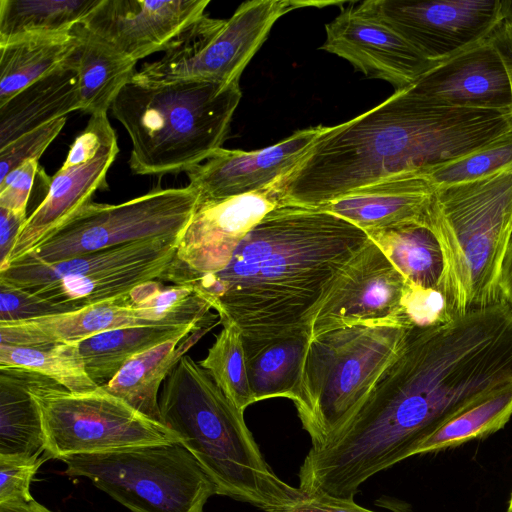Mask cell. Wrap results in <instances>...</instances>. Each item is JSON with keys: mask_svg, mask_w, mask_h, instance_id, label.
I'll return each instance as SVG.
<instances>
[{"mask_svg": "<svg viewBox=\"0 0 512 512\" xmlns=\"http://www.w3.org/2000/svg\"><path fill=\"white\" fill-rule=\"evenodd\" d=\"M369 239L334 214L281 204L248 232L224 269L182 285L192 286L222 325L241 331L250 359L277 338L308 331L323 297Z\"/></svg>", "mask_w": 512, "mask_h": 512, "instance_id": "obj_1", "label": "cell"}, {"mask_svg": "<svg viewBox=\"0 0 512 512\" xmlns=\"http://www.w3.org/2000/svg\"><path fill=\"white\" fill-rule=\"evenodd\" d=\"M512 132V109L456 106L395 91L318 138L273 184L281 204L317 207L383 179L421 174Z\"/></svg>", "mask_w": 512, "mask_h": 512, "instance_id": "obj_2", "label": "cell"}, {"mask_svg": "<svg viewBox=\"0 0 512 512\" xmlns=\"http://www.w3.org/2000/svg\"><path fill=\"white\" fill-rule=\"evenodd\" d=\"M469 405L458 372L418 339L404 336L395 358L355 414L299 469V489L354 497L362 483L402 460Z\"/></svg>", "mask_w": 512, "mask_h": 512, "instance_id": "obj_3", "label": "cell"}, {"mask_svg": "<svg viewBox=\"0 0 512 512\" xmlns=\"http://www.w3.org/2000/svg\"><path fill=\"white\" fill-rule=\"evenodd\" d=\"M159 407L163 424L179 435L217 495L264 512L305 495L271 469L245 423L244 412L190 356L184 355L164 380Z\"/></svg>", "mask_w": 512, "mask_h": 512, "instance_id": "obj_4", "label": "cell"}, {"mask_svg": "<svg viewBox=\"0 0 512 512\" xmlns=\"http://www.w3.org/2000/svg\"><path fill=\"white\" fill-rule=\"evenodd\" d=\"M241 96L239 83L132 78L110 108L130 137L132 173H186L203 162L222 148Z\"/></svg>", "mask_w": 512, "mask_h": 512, "instance_id": "obj_5", "label": "cell"}, {"mask_svg": "<svg viewBox=\"0 0 512 512\" xmlns=\"http://www.w3.org/2000/svg\"><path fill=\"white\" fill-rule=\"evenodd\" d=\"M426 226L441 248L451 316L501 302V268L512 235V167L434 189Z\"/></svg>", "mask_w": 512, "mask_h": 512, "instance_id": "obj_6", "label": "cell"}, {"mask_svg": "<svg viewBox=\"0 0 512 512\" xmlns=\"http://www.w3.org/2000/svg\"><path fill=\"white\" fill-rule=\"evenodd\" d=\"M405 333L397 326L353 325L310 339L294 404L312 447L324 444L360 408Z\"/></svg>", "mask_w": 512, "mask_h": 512, "instance_id": "obj_7", "label": "cell"}, {"mask_svg": "<svg viewBox=\"0 0 512 512\" xmlns=\"http://www.w3.org/2000/svg\"><path fill=\"white\" fill-rule=\"evenodd\" d=\"M132 512H203L215 486L194 455L170 442L60 459Z\"/></svg>", "mask_w": 512, "mask_h": 512, "instance_id": "obj_8", "label": "cell"}, {"mask_svg": "<svg viewBox=\"0 0 512 512\" xmlns=\"http://www.w3.org/2000/svg\"><path fill=\"white\" fill-rule=\"evenodd\" d=\"M179 237H162L99 250L55 263L23 257L0 272V281L27 290L65 312L126 294L151 280L164 281Z\"/></svg>", "mask_w": 512, "mask_h": 512, "instance_id": "obj_9", "label": "cell"}, {"mask_svg": "<svg viewBox=\"0 0 512 512\" xmlns=\"http://www.w3.org/2000/svg\"><path fill=\"white\" fill-rule=\"evenodd\" d=\"M335 3L339 2L251 0L243 2L228 19L204 14L173 40L160 59L144 63L133 79L239 83L242 72L280 17L300 7Z\"/></svg>", "mask_w": 512, "mask_h": 512, "instance_id": "obj_10", "label": "cell"}, {"mask_svg": "<svg viewBox=\"0 0 512 512\" xmlns=\"http://www.w3.org/2000/svg\"><path fill=\"white\" fill-rule=\"evenodd\" d=\"M29 391L41 412L46 459L181 442L166 425L102 386L71 392L33 371Z\"/></svg>", "mask_w": 512, "mask_h": 512, "instance_id": "obj_11", "label": "cell"}, {"mask_svg": "<svg viewBox=\"0 0 512 512\" xmlns=\"http://www.w3.org/2000/svg\"><path fill=\"white\" fill-rule=\"evenodd\" d=\"M197 202L198 194L190 186L153 190L121 204L90 200L24 257L55 263L141 240L180 238Z\"/></svg>", "mask_w": 512, "mask_h": 512, "instance_id": "obj_12", "label": "cell"}, {"mask_svg": "<svg viewBox=\"0 0 512 512\" xmlns=\"http://www.w3.org/2000/svg\"><path fill=\"white\" fill-rule=\"evenodd\" d=\"M408 282L369 239L316 308L308 327L310 339L353 325L408 329L403 308Z\"/></svg>", "mask_w": 512, "mask_h": 512, "instance_id": "obj_13", "label": "cell"}, {"mask_svg": "<svg viewBox=\"0 0 512 512\" xmlns=\"http://www.w3.org/2000/svg\"><path fill=\"white\" fill-rule=\"evenodd\" d=\"M358 6L435 62L486 39L503 20L500 0H368Z\"/></svg>", "mask_w": 512, "mask_h": 512, "instance_id": "obj_14", "label": "cell"}, {"mask_svg": "<svg viewBox=\"0 0 512 512\" xmlns=\"http://www.w3.org/2000/svg\"><path fill=\"white\" fill-rule=\"evenodd\" d=\"M279 205L273 185L227 199L198 201L164 281L182 285L190 277L224 269L248 232Z\"/></svg>", "mask_w": 512, "mask_h": 512, "instance_id": "obj_15", "label": "cell"}, {"mask_svg": "<svg viewBox=\"0 0 512 512\" xmlns=\"http://www.w3.org/2000/svg\"><path fill=\"white\" fill-rule=\"evenodd\" d=\"M320 49L347 60L368 78L384 80L395 91L415 83L440 62L427 59L401 35L352 3L325 26Z\"/></svg>", "mask_w": 512, "mask_h": 512, "instance_id": "obj_16", "label": "cell"}, {"mask_svg": "<svg viewBox=\"0 0 512 512\" xmlns=\"http://www.w3.org/2000/svg\"><path fill=\"white\" fill-rule=\"evenodd\" d=\"M315 126L254 151L220 148L189 169V185L198 201L222 200L266 189L287 175L314 142L329 130Z\"/></svg>", "mask_w": 512, "mask_h": 512, "instance_id": "obj_17", "label": "cell"}, {"mask_svg": "<svg viewBox=\"0 0 512 512\" xmlns=\"http://www.w3.org/2000/svg\"><path fill=\"white\" fill-rule=\"evenodd\" d=\"M210 0H102L80 23L126 57L165 52L205 14Z\"/></svg>", "mask_w": 512, "mask_h": 512, "instance_id": "obj_18", "label": "cell"}, {"mask_svg": "<svg viewBox=\"0 0 512 512\" xmlns=\"http://www.w3.org/2000/svg\"><path fill=\"white\" fill-rule=\"evenodd\" d=\"M406 89L456 106L512 109L510 82L488 37L438 63Z\"/></svg>", "mask_w": 512, "mask_h": 512, "instance_id": "obj_19", "label": "cell"}, {"mask_svg": "<svg viewBox=\"0 0 512 512\" xmlns=\"http://www.w3.org/2000/svg\"><path fill=\"white\" fill-rule=\"evenodd\" d=\"M433 192L421 176L401 175L358 187L314 208L351 222L369 236L408 223L426 225Z\"/></svg>", "mask_w": 512, "mask_h": 512, "instance_id": "obj_20", "label": "cell"}, {"mask_svg": "<svg viewBox=\"0 0 512 512\" xmlns=\"http://www.w3.org/2000/svg\"><path fill=\"white\" fill-rule=\"evenodd\" d=\"M118 152L117 139H114L91 159L72 165L62 164L50 178L44 199L28 216L7 264L0 272L30 253L51 230L90 201L97 190L107 187L106 175Z\"/></svg>", "mask_w": 512, "mask_h": 512, "instance_id": "obj_21", "label": "cell"}, {"mask_svg": "<svg viewBox=\"0 0 512 512\" xmlns=\"http://www.w3.org/2000/svg\"><path fill=\"white\" fill-rule=\"evenodd\" d=\"M154 324L128 293L74 311L34 319L0 322V344L37 346L76 343L104 331Z\"/></svg>", "mask_w": 512, "mask_h": 512, "instance_id": "obj_22", "label": "cell"}, {"mask_svg": "<svg viewBox=\"0 0 512 512\" xmlns=\"http://www.w3.org/2000/svg\"><path fill=\"white\" fill-rule=\"evenodd\" d=\"M75 56L0 105V148L46 123L81 111Z\"/></svg>", "mask_w": 512, "mask_h": 512, "instance_id": "obj_23", "label": "cell"}, {"mask_svg": "<svg viewBox=\"0 0 512 512\" xmlns=\"http://www.w3.org/2000/svg\"><path fill=\"white\" fill-rule=\"evenodd\" d=\"M212 327L159 344L131 358L104 387L148 418L163 423L158 393L172 369Z\"/></svg>", "mask_w": 512, "mask_h": 512, "instance_id": "obj_24", "label": "cell"}, {"mask_svg": "<svg viewBox=\"0 0 512 512\" xmlns=\"http://www.w3.org/2000/svg\"><path fill=\"white\" fill-rule=\"evenodd\" d=\"M213 321L182 325L150 324L101 332L79 342L86 371L99 386L107 384L134 356L198 329L213 327Z\"/></svg>", "mask_w": 512, "mask_h": 512, "instance_id": "obj_25", "label": "cell"}, {"mask_svg": "<svg viewBox=\"0 0 512 512\" xmlns=\"http://www.w3.org/2000/svg\"><path fill=\"white\" fill-rule=\"evenodd\" d=\"M73 30L79 38L75 57L81 111L90 115L107 113L121 89L133 78L137 61L81 24Z\"/></svg>", "mask_w": 512, "mask_h": 512, "instance_id": "obj_26", "label": "cell"}, {"mask_svg": "<svg viewBox=\"0 0 512 512\" xmlns=\"http://www.w3.org/2000/svg\"><path fill=\"white\" fill-rule=\"evenodd\" d=\"M33 371L0 367V455L37 458L45 451L41 412L29 391Z\"/></svg>", "mask_w": 512, "mask_h": 512, "instance_id": "obj_27", "label": "cell"}, {"mask_svg": "<svg viewBox=\"0 0 512 512\" xmlns=\"http://www.w3.org/2000/svg\"><path fill=\"white\" fill-rule=\"evenodd\" d=\"M79 38L65 34L26 36L0 43V105L72 59Z\"/></svg>", "mask_w": 512, "mask_h": 512, "instance_id": "obj_28", "label": "cell"}, {"mask_svg": "<svg viewBox=\"0 0 512 512\" xmlns=\"http://www.w3.org/2000/svg\"><path fill=\"white\" fill-rule=\"evenodd\" d=\"M369 238L411 283L443 293L442 252L435 235L426 225L403 224L372 233Z\"/></svg>", "mask_w": 512, "mask_h": 512, "instance_id": "obj_29", "label": "cell"}, {"mask_svg": "<svg viewBox=\"0 0 512 512\" xmlns=\"http://www.w3.org/2000/svg\"><path fill=\"white\" fill-rule=\"evenodd\" d=\"M310 337L305 329L275 339L247 359V372L254 403L285 397L295 401Z\"/></svg>", "mask_w": 512, "mask_h": 512, "instance_id": "obj_30", "label": "cell"}, {"mask_svg": "<svg viewBox=\"0 0 512 512\" xmlns=\"http://www.w3.org/2000/svg\"><path fill=\"white\" fill-rule=\"evenodd\" d=\"M102 0H0V43L26 36L65 34Z\"/></svg>", "mask_w": 512, "mask_h": 512, "instance_id": "obj_31", "label": "cell"}, {"mask_svg": "<svg viewBox=\"0 0 512 512\" xmlns=\"http://www.w3.org/2000/svg\"><path fill=\"white\" fill-rule=\"evenodd\" d=\"M0 367L37 372L71 392H89L99 387L86 371L79 342L37 346L0 344Z\"/></svg>", "mask_w": 512, "mask_h": 512, "instance_id": "obj_32", "label": "cell"}, {"mask_svg": "<svg viewBox=\"0 0 512 512\" xmlns=\"http://www.w3.org/2000/svg\"><path fill=\"white\" fill-rule=\"evenodd\" d=\"M512 416V381L471 405L427 437L415 455L444 450L502 429Z\"/></svg>", "mask_w": 512, "mask_h": 512, "instance_id": "obj_33", "label": "cell"}, {"mask_svg": "<svg viewBox=\"0 0 512 512\" xmlns=\"http://www.w3.org/2000/svg\"><path fill=\"white\" fill-rule=\"evenodd\" d=\"M226 397L241 411L254 403L241 331L224 324L207 356L198 362Z\"/></svg>", "mask_w": 512, "mask_h": 512, "instance_id": "obj_34", "label": "cell"}, {"mask_svg": "<svg viewBox=\"0 0 512 512\" xmlns=\"http://www.w3.org/2000/svg\"><path fill=\"white\" fill-rule=\"evenodd\" d=\"M509 167H512V132L471 155L417 175L436 189L481 179Z\"/></svg>", "mask_w": 512, "mask_h": 512, "instance_id": "obj_35", "label": "cell"}, {"mask_svg": "<svg viewBox=\"0 0 512 512\" xmlns=\"http://www.w3.org/2000/svg\"><path fill=\"white\" fill-rule=\"evenodd\" d=\"M65 123L66 117L55 119L19 136L0 148V181L25 162L39 161Z\"/></svg>", "mask_w": 512, "mask_h": 512, "instance_id": "obj_36", "label": "cell"}, {"mask_svg": "<svg viewBox=\"0 0 512 512\" xmlns=\"http://www.w3.org/2000/svg\"><path fill=\"white\" fill-rule=\"evenodd\" d=\"M403 308L409 328L438 326L454 319L441 291L423 288L410 281L404 294Z\"/></svg>", "mask_w": 512, "mask_h": 512, "instance_id": "obj_37", "label": "cell"}, {"mask_svg": "<svg viewBox=\"0 0 512 512\" xmlns=\"http://www.w3.org/2000/svg\"><path fill=\"white\" fill-rule=\"evenodd\" d=\"M45 460L44 455L29 459L0 455V503L34 500L30 484Z\"/></svg>", "mask_w": 512, "mask_h": 512, "instance_id": "obj_38", "label": "cell"}, {"mask_svg": "<svg viewBox=\"0 0 512 512\" xmlns=\"http://www.w3.org/2000/svg\"><path fill=\"white\" fill-rule=\"evenodd\" d=\"M65 310L27 290L0 281V322L34 319Z\"/></svg>", "mask_w": 512, "mask_h": 512, "instance_id": "obj_39", "label": "cell"}, {"mask_svg": "<svg viewBox=\"0 0 512 512\" xmlns=\"http://www.w3.org/2000/svg\"><path fill=\"white\" fill-rule=\"evenodd\" d=\"M41 170L39 161H28L0 181V208L27 216L26 208L32 186Z\"/></svg>", "mask_w": 512, "mask_h": 512, "instance_id": "obj_40", "label": "cell"}, {"mask_svg": "<svg viewBox=\"0 0 512 512\" xmlns=\"http://www.w3.org/2000/svg\"><path fill=\"white\" fill-rule=\"evenodd\" d=\"M273 512H375L358 505L354 497H337L325 493L305 494L297 501Z\"/></svg>", "mask_w": 512, "mask_h": 512, "instance_id": "obj_41", "label": "cell"}, {"mask_svg": "<svg viewBox=\"0 0 512 512\" xmlns=\"http://www.w3.org/2000/svg\"><path fill=\"white\" fill-rule=\"evenodd\" d=\"M27 218L28 216L0 208V270L6 266Z\"/></svg>", "mask_w": 512, "mask_h": 512, "instance_id": "obj_42", "label": "cell"}, {"mask_svg": "<svg viewBox=\"0 0 512 512\" xmlns=\"http://www.w3.org/2000/svg\"><path fill=\"white\" fill-rule=\"evenodd\" d=\"M488 39L503 63L512 91V25L505 20L500 21Z\"/></svg>", "mask_w": 512, "mask_h": 512, "instance_id": "obj_43", "label": "cell"}, {"mask_svg": "<svg viewBox=\"0 0 512 512\" xmlns=\"http://www.w3.org/2000/svg\"><path fill=\"white\" fill-rule=\"evenodd\" d=\"M499 286L502 301L512 309V235L503 259Z\"/></svg>", "mask_w": 512, "mask_h": 512, "instance_id": "obj_44", "label": "cell"}, {"mask_svg": "<svg viewBox=\"0 0 512 512\" xmlns=\"http://www.w3.org/2000/svg\"><path fill=\"white\" fill-rule=\"evenodd\" d=\"M0 512H52L35 500L0 503Z\"/></svg>", "mask_w": 512, "mask_h": 512, "instance_id": "obj_45", "label": "cell"}, {"mask_svg": "<svg viewBox=\"0 0 512 512\" xmlns=\"http://www.w3.org/2000/svg\"><path fill=\"white\" fill-rule=\"evenodd\" d=\"M503 20L512 25V0H500Z\"/></svg>", "mask_w": 512, "mask_h": 512, "instance_id": "obj_46", "label": "cell"}, {"mask_svg": "<svg viewBox=\"0 0 512 512\" xmlns=\"http://www.w3.org/2000/svg\"><path fill=\"white\" fill-rule=\"evenodd\" d=\"M506 512H512V492L510 494V498H509V501H508V506H507Z\"/></svg>", "mask_w": 512, "mask_h": 512, "instance_id": "obj_47", "label": "cell"}]
</instances>
